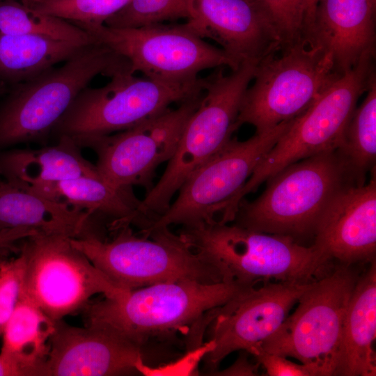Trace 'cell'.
<instances>
[{"mask_svg": "<svg viewBox=\"0 0 376 376\" xmlns=\"http://www.w3.org/2000/svg\"><path fill=\"white\" fill-rule=\"evenodd\" d=\"M374 60L375 52L364 54L351 70L294 119L244 185L221 205L224 219H233L244 198L285 167L340 146L359 98L376 79Z\"/></svg>", "mask_w": 376, "mask_h": 376, "instance_id": "cell-5", "label": "cell"}, {"mask_svg": "<svg viewBox=\"0 0 376 376\" xmlns=\"http://www.w3.org/2000/svg\"><path fill=\"white\" fill-rule=\"evenodd\" d=\"M37 233L27 228L0 229V250L15 249L17 243Z\"/></svg>", "mask_w": 376, "mask_h": 376, "instance_id": "cell-33", "label": "cell"}, {"mask_svg": "<svg viewBox=\"0 0 376 376\" xmlns=\"http://www.w3.org/2000/svg\"><path fill=\"white\" fill-rule=\"evenodd\" d=\"M311 283L266 282L249 286L216 309L210 322L212 348L204 356L205 367L215 371L232 352H247L261 344L283 322Z\"/></svg>", "mask_w": 376, "mask_h": 376, "instance_id": "cell-15", "label": "cell"}, {"mask_svg": "<svg viewBox=\"0 0 376 376\" xmlns=\"http://www.w3.org/2000/svg\"><path fill=\"white\" fill-rule=\"evenodd\" d=\"M362 104L354 110L338 148L358 185L375 168L376 159V79L370 84Z\"/></svg>", "mask_w": 376, "mask_h": 376, "instance_id": "cell-26", "label": "cell"}, {"mask_svg": "<svg viewBox=\"0 0 376 376\" xmlns=\"http://www.w3.org/2000/svg\"><path fill=\"white\" fill-rule=\"evenodd\" d=\"M61 235L37 233L23 241V293L56 321L86 308L95 295L113 297L125 291Z\"/></svg>", "mask_w": 376, "mask_h": 376, "instance_id": "cell-12", "label": "cell"}, {"mask_svg": "<svg viewBox=\"0 0 376 376\" xmlns=\"http://www.w3.org/2000/svg\"><path fill=\"white\" fill-rule=\"evenodd\" d=\"M375 13L370 0H318L305 42L322 49L344 75L375 51Z\"/></svg>", "mask_w": 376, "mask_h": 376, "instance_id": "cell-19", "label": "cell"}, {"mask_svg": "<svg viewBox=\"0 0 376 376\" xmlns=\"http://www.w3.org/2000/svg\"><path fill=\"white\" fill-rule=\"evenodd\" d=\"M100 43L125 58L132 73L173 84L196 81L207 69L236 63L221 48L206 42L187 24H157L137 28L72 23Z\"/></svg>", "mask_w": 376, "mask_h": 376, "instance_id": "cell-10", "label": "cell"}, {"mask_svg": "<svg viewBox=\"0 0 376 376\" xmlns=\"http://www.w3.org/2000/svg\"><path fill=\"white\" fill-rule=\"evenodd\" d=\"M145 347L93 325L56 321L41 376H108L142 373Z\"/></svg>", "mask_w": 376, "mask_h": 376, "instance_id": "cell-16", "label": "cell"}, {"mask_svg": "<svg viewBox=\"0 0 376 376\" xmlns=\"http://www.w3.org/2000/svg\"><path fill=\"white\" fill-rule=\"evenodd\" d=\"M249 286L185 280L152 284L87 306V325L111 331L146 346L226 304Z\"/></svg>", "mask_w": 376, "mask_h": 376, "instance_id": "cell-4", "label": "cell"}, {"mask_svg": "<svg viewBox=\"0 0 376 376\" xmlns=\"http://www.w3.org/2000/svg\"><path fill=\"white\" fill-rule=\"evenodd\" d=\"M203 94L187 100L132 127L75 142L97 155L100 176L119 189L144 187L148 191L157 168L174 155L185 127Z\"/></svg>", "mask_w": 376, "mask_h": 376, "instance_id": "cell-14", "label": "cell"}, {"mask_svg": "<svg viewBox=\"0 0 376 376\" xmlns=\"http://www.w3.org/2000/svg\"><path fill=\"white\" fill-rule=\"evenodd\" d=\"M318 0H309V13L306 29L310 26Z\"/></svg>", "mask_w": 376, "mask_h": 376, "instance_id": "cell-36", "label": "cell"}, {"mask_svg": "<svg viewBox=\"0 0 376 376\" xmlns=\"http://www.w3.org/2000/svg\"><path fill=\"white\" fill-rule=\"evenodd\" d=\"M247 353L255 357L269 376H325L318 366L292 362L287 357L266 352L260 345L251 347Z\"/></svg>", "mask_w": 376, "mask_h": 376, "instance_id": "cell-32", "label": "cell"}, {"mask_svg": "<svg viewBox=\"0 0 376 376\" xmlns=\"http://www.w3.org/2000/svg\"><path fill=\"white\" fill-rule=\"evenodd\" d=\"M371 3L375 7L376 6V0H370Z\"/></svg>", "mask_w": 376, "mask_h": 376, "instance_id": "cell-38", "label": "cell"}, {"mask_svg": "<svg viewBox=\"0 0 376 376\" xmlns=\"http://www.w3.org/2000/svg\"><path fill=\"white\" fill-rule=\"evenodd\" d=\"M293 121H285L262 133H255L245 141L231 138L187 178L176 199L142 231L172 225L190 227L214 222L219 206L244 185Z\"/></svg>", "mask_w": 376, "mask_h": 376, "instance_id": "cell-13", "label": "cell"}, {"mask_svg": "<svg viewBox=\"0 0 376 376\" xmlns=\"http://www.w3.org/2000/svg\"><path fill=\"white\" fill-rule=\"evenodd\" d=\"M85 45L40 35L0 36V81L8 86L25 81L65 61Z\"/></svg>", "mask_w": 376, "mask_h": 376, "instance_id": "cell-25", "label": "cell"}, {"mask_svg": "<svg viewBox=\"0 0 376 376\" xmlns=\"http://www.w3.org/2000/svg\"><path fill=\"white\" fill-rule=\"evenodd\" d=\"M312 245L327 260L353 266L370 264L376 253V177L350 184L331 200L315 226Z\"/></svg>", "mask_w": 376, "mask_h": 376, "instance_id": "cell-17", "label": "cell"}, {"mask_svg": "<svg viewBox=\"0 0 376 376\" xmlns=\"http://www.w3.org/2000/svg\"><path fill=\"white\" fill-rule=\"evenodd\" d=\"M0 376H24V373L17 363L0 354Z\"/></svg>", "mask_w": 376, "mask_h": 376, "instance_id": "cell-35", "label": "cell"}, {"mask_svg": "<svg viewBox=\"0 0 376 376\" xmlns=\"http://www.w3.org/2000/svg\"><path fill=\"white\" fill-rule=\"evenodd\" d=\"M178 234L217 269L222 281L244 286L266 282L308 283L336 265L313 245L306 246L288 236L256 231L234 223L182 227Z\"/></svg>", "mask_w": 376, "mask_h": 376, "instance_id": "cell-1", "label": "cell"}, {"mask_svg": "<svg viewBox=\"0 0 376 376\" xmlns=\"http://www.w3.org/2000/svg\"><path fill=\"white\" fill-rule=\"evenodd\" d=\"M28 7L71 23L104 24L130 0H19Z\"/></svg>", "mask_w": 376, "mask_h": 376, "instance_id": "cell-29", "label": "cell"}, {"mask_svg": "<svg viewBox=\"0 0 376 376\" xmlns=\"http://www.w3.org/2000/svg\"><path fill=\"white\" fill-rule=\"evenodd\" d=\"M118 228L121 230L109 241L93 234L70 239L118 288L130 290L185 280L222 281L217 269L169 228L142 231L143 237L133 234L128 225Z\"/></svg>", "mask_w": 376, "mask_h": 376, "instance_id": "cell-7", "label": "cell"}, {"mask_svg": "<svg viewBox=\"0 0 376 376\" xmlns=\"http://www.w3.org/2000/svg\"><path fill=\"white\" fill-rule=\"evenodd\" d=\"M253 1L277 33L281 49L305 42L309 0Z\"/></svg>", "mask_w": 376, "mask_h": 376, "instance_id": "cell-30", "label": "cell"}, {"mask_svg": "<svg viewBox=\"0 0 376 376\" xmlns=\"http://www.w3.org/2000/svg\"><path fill=\"white\" fill-rule=\"evenodd\" d=\"M29 189L70 208L109 217L113 228L134 224L143 229L149 224L139 212L141 201L132 189L116 188L100 175H82Z\"/></svg>", "mask_w": 376, "mask_h": 376, "instance_id": "cell-22", "label": "cell"}, {"mask_svg": "<svg viewBox=\"0 0 376 376\" xmlns=\"http://www.w3.org/2000/svg\"><path fill=\"white\" fill-rule=\"evenodd\" d=\"M106 85L86 86L75 97L51 135L75 142L132 127L180 103L202 94L207 77L186 84L139 78L130 72L110 78Z\"/></svg>", "mask_w": 376, "mask_h": 376, "instance_id": "cell-8", "label": "cell"}, {"mask_svg": "<svg viewBox=\"0 0 376 376\" xmlns=\"http://www.w3.org/2000/svg\"><path fill=\"white\" fill-rule=\"evenodd\" d=\"M359 275L352 266L336 265L312 282L295 311L261 344L269 353L315 365L334 375L343 327Z\"/></svg>", "mask_w": 376, "mask_h": 376, "instance_id": "cell-11", "label": "cell"}, {"mask_svg": "<svg viewBox=\"0 0 376 376\" xmlns=\"http://www.w3.org/2000/svg\"><path fill=\"white\" fill-rule=\"evenodd\" d=\"M186 22L201 38L215 41L236 63H258L281 49V40L253 0H192Z\"/></svg>", "mask_w": 376, "mask_h": 376, "instance_id": "cell-18", "label": "cell"}, {"mask_svg": "<svg viewBox=\"0 0 376 376\" xmlns=\"http://www.w3.org/2000/svg\"><path fill=\"white\" fill-rule=\"evenodd\" d=\"M8 88V86H7L3 82L0 81V97L5 94Z\"/></svg>", "mask_w": 376, "mask_h": 376, "instance_id": "cell-37", "label": "cell"}, {"mask_svg": "<svg viewBox=\"0 0 376 376\" xmlns=\"http://www.w3.org/2000/svg\"><path fill=\"white\" fill-rule=\"evenodd\" d=\"M257 64L244 63L225 75L207 77L201 102L188 120L175 152L159 181L141 201L139 210L150 220L163 214L187 178L220 151L239 127L237 118Z\"/></svg>", "mask_w": 376, "mask_h": 376, "instance_id": "cell-6", "label": "cell"}, {"mask_svg": "<svg viewBox=\"0 0 376 376\" xmlns=\"http://www.w3.org/2000/svg\"><path fill=\"white\" fill-rule=\"evenodd\" d=\"M193 16L192 0H130L104 24L113 28H137Z\"/></svg>", "mask_w": 376, "mask_h": 376, "instance_id": "cell-28", "label": "cell"}, {"mask_svg": "<svg viewBox=\"0 0 376 376\" xmlns=\"http://www.w3.org/2000/svg\"><path fill=\"white\" fill-rule=\"evenodd\" d=\"M80 148L71 138L63 136L53 146L6 152L0 155V175L28 188L82 175H100Z\"/></svg>", "mask_w": 376, "mask_h": 376, "instance_id": "cell-23", "label": "cell"}, {"mask_svg": "<svg viewBox=\"0 0 376 376\" xmlns=\"http://www.w3.org/2000/svg\"><path fill=\"white\" fill-rule=\"evenodd\" d=\"M256 65L244 95L237 124L257 134L304 113L341 75L322 49L300 42L280 49Z\"/></svg>", "mask_w": 376, "mask_h": 376, "instance_id": "cell-9", "label": "cell"}, {"mask_svg": "<svg viewBox=\"0 0 376 376\" xmlns=\"http://www.w3.org/2000/svg\"><path fill=\"white\" fill-rule=\"evenodd\" d=\"M376 262L359 276L347 308L334 375L375 376Z\"/></svg>", "mask_w": 376, "mask_h": 376, "instance_id": "cell-21", "label": "cell"}, {"mask_svg": "<svg viewBox=\"0 0 376 376\" xmlns=\"http://www.w3.org/2000/svg\"><path fill=\"white\" fill-rule=\"evenodd\" d=\"M131 72L129 61L93 42L58 67L8 86L0 102V148L20 143L45 145L78 93L98 75Z\"/></svg>", "mask_w": 376, "mask_h": 376, "instance_id": "cell-2", "label": "cell"}, {"mask_svg": "<svg viewBox=\"0 0 376 376\" xmlns=\"http://www.w3.org/2000/svg\"><path fill=\"white\" fill-rule=\"evenodd\" d=\"M55 324L22 292L3 331L0 354L17 363L24 376H41Z\"/></svg>", "mask_w": 376, "mask_h": 376, "instance_id": "cell-24", "label": "cell"}, {"mask_svg": "<svg viewBox=\"0 0 376 376\" xmlns=\"http://www.w3.org/2000/svg\"><path fill=\"white\" fill-rule=\"evenodd\" d=\"M267 182L257 198L240 202L233 222L250 230L288 236L300 243L313 237L333 197L345 186L357 184L338 149L293 163Z\"/></svg>", "mask_w": 376, "mask_h": 376, "instance_id": "cell-3", "label": "cell"}, {"mask_svg": "<svg viewBox=\"0 0 376 376\" xmlns=\"http://www.w3.org/2000/svg\"><path fill=\"white\" fill-rule=\"evenodd\" d=\"M24 268L21 251L15 258L0 260V336L21 297Z\"/></svg>", "mask_w": 376, "mask_h": 376, "instance_id": "cell-31", "label": "cell"}, {"mask_svg": "<svg viewBox=\"0 0 376 376\" xmlns=\"http://www.w3.org/2000/svg\"><path fill=\"white\" fill-rule=\"evenodd\" d=\"M40 35L88 45L93 40L77 25L39 13L19 0H0V36Z\"/></svg>", "mask_w": 376, "mask_h": 376, "instance_id": "cell-27", "label": "cell"}, {"mask_svg": "<svg viewBox=\"0 0 376 376\" xmlns=\"http://www.w3.org/2000/svg\"><path fill=\"white\" fill-rule=\"evenodd\" d=\"M246 351L241 354L236 361L229 368L222 371L218 372L219 375H258V368L260 366L259 363H251L246 357Z\"/></svg>", "mask_w": 376, "mask_h": 376, "instance_id": "cell-34", "label": "cell"}, {"mask_svg": "<svg viewBox=\"0 0 376 376\" xmlns=\"http://www.w3.org/2000/svg\"><path fill=\"white\" fill-rule=\"evenodd\" d=\"M93 215L50 200L25 186L0 181V229L27 228L78 238L89 232Z\"/></svg>", "mask_w": 376, "mask_h": 376, "instance_id": "cell-20", "label": "cell"}]
</instances>
